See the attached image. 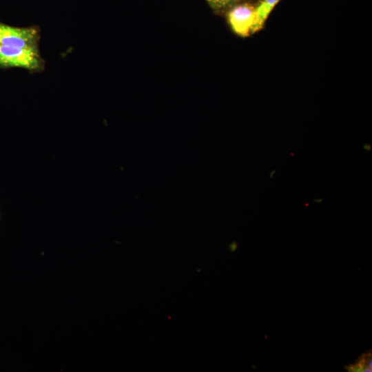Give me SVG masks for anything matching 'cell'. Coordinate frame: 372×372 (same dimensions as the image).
Here are the masks:
<instances>
[{
    "label": "cell",
    "mask_w": 372,
    "mask_h": 372,
    "mask_svg": "<svg viewBox=\"0 0 372 372\" xmlns=\"http://www.w3.org/2000/svg\"><path fill=\"white\" fill-rule=\"evenodd\" d=\"M41 39L38 25L15 27L0 21V45L37 48Z\"/></svg>",
    "instance_id": "cell-2"
},
{
    "label": "cell",
    "mask_w": 372,
    "mask_h": 372,
    "mask_svg": "<svg viewBox=\"0 0 372 372\" xmlns=\"http://www.w3.org/2000/svg\"><path fill=\"white\" fill-rule=\"evenodd\" d=\"M45 62L39 47L19 48L0 45V68H19L30 73L43 72Z\"/></svg>",
    "instance_id": "cell-1"
},
{
    "label": "cell",
    "mask_w": 372,
    "mask_h": 372,
    "mask_svg": "<svg viewBox=\"0 0 372 372\" xmlns=\"http://www.w3.org/2000/svg\"><path fill=\"white\" fill-rule=\"evenodd\" d=\"M313 201H315L316 203H320L322 201V198H315Z\"/></svg>",
    "instance_id": "cell-7"
},
{
    "label": "cell",
    "mask_w": 372,
    "mask_h": 372,
    "mask_svg": "<svg viewBox=\"0 0 372 372\" xmlns=\"http://www.w3.org/2000/svg\"><path fill=\"white\" fill-rule=\"evenodd\" d=\"M229 21L236 33L247 36L254 32L255 8L248 5L236 6L229 13Z\"/></svg>",
    "instance_id": "cell-3"
},
{
    "label": "cell",
    "mask_w": 372,
    "mask_h": 372,
    "mask_svg": "<svg viewBox=\"0 0 372 372\" xmlns=\"http://www.w3.org/2000/svg\"><path fill=\"white\" fill-rule=\"evenodd\" d=\"M280 0H262L255 8V27L254 32L260 30L269 14Z\"/></svg>",
    "instance_id": "cell-4"
},
{
    "label": "cell",
    "mask_w": 372,
    "mask_h": 372,
    "mask_svg": "<svg viewBox=\"0 0 372 372\" xmlns=\"http://www.w3.org/2000/svg\"><path fill=\"white\" fill-rule=\"evenodd\" d=\"M275 173H276V170H272V171H271L270 173H269V176H270L271 178H273Z\"/></svg>",
    "instance_id": "cell-8"
},
{
    "label": "cell",
    "mask_w": 372,
    "mask_h": 372,
    "mask_svg": "<svg viewBox=\"0 0 372 372\" xmlns=\"http://www.w3.org/2000/svg\"><path fill=\"white\" fill-rule=\"evenodd\" d=\"M363 149L366 151H371V145L366 143L363 145Z\"/></svg>",
    "instance_id": "cell-6"
},
{
    "label": "cell",
    "mask_w": 372,
    "mask_h": 372,
    "mask_svg": "<svg viewBox=\"0 0 372 372\" xmlns=\"http://www.w3.org/2000/svg\"><path fill=\"white\" fill-rule=\"evenodd\" d=\"M215 8H222L228 5L232 0H207Z\"/></svg>",
    "instance_id": "cell-5"
}]
</instances>
